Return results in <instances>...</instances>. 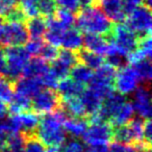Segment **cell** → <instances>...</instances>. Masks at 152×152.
Returning <instances> with one entry per match:
<instances>
[{
    "label": "cell",
    "instance_id": "obj_9",
    "mask_svg": "<svg viewBox=\"0 0 152 152\" xmlns=\"http://www.w3.org/2000/svg\"><path fill=\"white\" fill-rule=\"evenodd\" d=\"M140 80L132 66H124L117 71L114 86L119 94L123 96L131 95L139 88Z\"/></svg>",
    "mask_w": 152,
    "mask_h": 152
},
{
    "label": "cell",
    "instance_id": "obj_4",
    "mask_svg": "<svg viewBox=\"0 0 152 152\" xmlns=\"http://www.w3.org/2000/svg\"><path fill=\"white\" fill-rule=\"evenodd\" d=\"M110 37L112 38L110 41L115 45L117 50L126 57L137 47L139 37L125 24L117 23L113 25Z\"/></svg>",
    "mask_w": 152,
    "mask_h": 152
},
{
    "label": "cell",
    "instance_id": "obj_51",
    "mask_svg": "<svg viewBox=\"0 0 152 152\" xmlns=\"http://www.w3.org/2000/svg\"><path fill=\"white\" fill-rule=\"evenodd\" d=\"M46 152H57V147H47Z\"/></svg>",
    "mask_w": 152,
    "mask_h": 152
},
{
    "label": "cell",
    "instance_id": "obj_52",
    "mask_svg": "<svg viewBox=\"0 0 152 152\" xmlns=\"http://www.w3.org/2000/svg\"><path fill=\"white\" fill-rule=\"evenodd\" d=\"M144 4L148 5V7H150V5H151V0H144Z\"/></svg>",
    "mask_w": 152,
    "mask_h": 152
},
{
    "label": "cell",
    "instance_id": "obj_17",
    "mask_svg": "<svg viewBox=\"0 0 152 152\" xmlns=\"http://www.w3.org/2000/svg\"><path fill=\"white\" fill-rule=\"evenodd\" d=\"M152 54V43L151 34H147L144 37H139L137 47L128 55V61L132 65L146 58H151Z\"/></svg>",
    "mask_w": 152,
    "mask_h": 152
},
{
    "label": "cell",
    "instance_id": "obj_38",
    "mask_svg": "<svg viewBox=\"0 0 152 152\" xmlns=\"http://www.w3.org/2000/svg\"><path fill=\"white\" fill-rule=\"evenodd\" d=\"M58 52L59 51L57 50V47H54L47 43V44H43L39 55H41V58H43L47 63L48 61L49 63H52V61H54L57 58Z\"/></svg>",
    "mask_w": 152,
    "mask_h": 152
},
{
    "label": "cell",
    "instance_id": "obj_37",
    "mask_svg": "<svg viewBox=\"0 0 152 152\" xmlns=\"http://www.w3.org/2000/svg\"><path fill=\"white\" fill-rule=\"evenodd\" d=\"M38 0H19L20 9L24 13L26 18H32L39 15L38 7H37Z\"/></svg>",
    "mask_w": 152,
    "mask_h": 152
},
{
    "label": "cell",
    "instance_id": "obj_7",
    "mask_svg": "<svg viewBox=\"0 0 152 152\" xmlns=\"http://www.w3.org/2000/svg\"><path fill=\"white\" fill-rule=\"evenodd\" d=\"M28 32L24 22L7 21L2 24L0 34V44L5 47L22 46L28 41Z\"/></svg>",
    "mask_w": 152,
    "mask_h": 152
},
{
    "label": "cell",
    "instance_id": "obj_18",
    "mask_svg": "<svg viewBox=\"0 0 152 152\" xmlns=\"http://www.w3.org/2000/svg\"><path fill=\"white\" fill-rule=\"evenodd\" d=\"M46 21V32H45L44 37L45 40L47 41V43L54 47H59L61 46V37H63L64 31L66 30V28L57 21L54 18V16L52 17L47 18Z\"/></svg>",
    "mask_w": 152,
    "mask_h": 152
},
{
    "label": "cell",
    "instance_id": "obj_23",
    "mask_svg": "<svg viewBox=\"0 0 152 152\" xmlns=\"http://www.w3.org/2000/svg\"><path fill=\"white\" fill-rule=\"evenodd\" d=\"M48 71L49 66L47 64V61H45L41 57H34V58L29 59L22 76L23 77H31V78L40 79Z\"/></svg>",
    "mask_w": 152,
    "mask_h": 152
},
{
    "label": "cell",
    "instance_id": "obj_13",
    "mask_svg": "<svg viewBox=\"0 0 152 152\" xmlns=\"http://www.w3.org/2000/svg\"><path fill=\"white\" fill-rule=\"evenodd\" d=\"M112 22L121 23L126 17L123 7V0H97L96 5Z\"/></svg>",
    "mask_w": 152,
    "mask_h": 152
},
{
    "label": "cell",
    "instance_id": "obj_47",
    "mask_svg": "<svg viewBox=\"0 0 152 152\" xmlns=\"http://www.w3.org/2000/svg\"><path fill=\"white\" fill-rule=\"evenodd\" d=\"M0 75H7V57L2 48H0Z\"/></svg>",
    "mask_w": 152,
    "mask_h": 152
},
{
    "label": "cell",
    "instance_id": "obj_54",
    "mask_svg": "<svg viewBox=\"0 0 152 152\" xmlns=\"http://www.w3.org/2000/svg\"><path fill=\"white\" fill-rule=\"evenodd\" d=\"M1 27H2V25H0V34H1Z\"/></svg>",
    "mask_w": 152,
    "mask_h": 152
},
{
    "label": "cell",
    "instance_id": "obj_24",
    "mask_svg": "<svg viewBox=\"0 0 152 152\" xmlns=\"http://www.w3.org/2000/svg\"><path fill=\"white\" fill-rule=\"evenodd\" d=\"M28 32V37L31 40H42L46 32V20L42 16L28 18L27 23L25 24Z\"/></svg>",
    "mask_w": 152,
    "mask_h": 152
},
{
    "label": "cell",
    "instance_id": "obj_49",
    "mask_svg": "<svg viewBox=\"0 0 152 152\" xmlns=\"http://www.w3.org/2000/svg\"><path fill=\"white\" fill-rule=\"evenodd\" d=\"M7 113H9V108H7V105L5 104V102L1 101L0 100V121L5 119Z\"/></svg>",
    "mask_w": 152,
    "mask_h": 152
},
{
    "label": "cell",
    "instance_id": "obj_41",
    "mask_svg": "<svg viewBox=\"0 0 152 152\" xmlns=\"http://www.w3.org/2000/svg\"><path fill=\"white\" fill-rule=\"evenodd\" d=\"M19 7V0H0V17H7L14 9Z\"/></svg>",
    "mask_w": 152,
    "mask_h": 152
},
{
    "label": "cell",
    "instance_id": "obj_35",
    "mask_svg": "<svg viewBox=\"0 0 152 152\" xmlns=\"http://www.w3.org/2000/svg\"><path fill=\"white\" fill-rule=\"evenodd\" d=\"M24 137H25V144H24L23 152H46L45 145L36 137V134L24 135Z\"/></svg>",
    "mask_w": 152,
    "mask_h": 152
},
{
    "label": "cell",
    "instance_id": "obj_31",
    "mask_svg": "<svg viewBox=\"0 0 152 152\" xmlns=\"http://www.w3.org/2000/svg\"><path fill=\"white\" fill-rule=\"evenodd\" d=\"M56 61H59L61 65L65 66V67L69 70H71L74 66L79 63L77 53L71 50H67V49H64L61 52H58Z\"/></svg>",
    "mask_w": 152,
    "mask_h": 152
},
{
    "label": "cell",
    "instance_id": "obj_39",
    "mask_svg": "<svg viewBox=\"0 0 152 152\" xmlns=\"http://www.w3.org/2000/svg\"><path fill=\"white\" fill-rule=\"evenodd\" d=\"M43 41L42 40H30V41H27L25 43V51L28 53L29 56H37V55L40 54V51H41V48L43 46Z\"/></svg>",
    "mask_w": 152,
    "mask_h": 152
},
{
    "label": "cell",
    "instance_id": "obj_10",
    "mask_svg": "<svg viewBox=\"0 0 152 152\" xmlns=\"http://www.w3.org/2000/svg\"><path fill=\"white\" fill-rule=\"evenodd\" d=\"M114 127L110 122L100 121V122L91 123V126H88L83 139L87 145L94 144H106L107 145L113 139Z\"/></svg>",
    "mask_w": 152,
    "mask_h": 152
},
{
    "label": "cell",
    "instance_id": "obj_26",
    "mask_svg": "<svg viewBox=\"0 0 152 152\" xmlns=\"http://www.w3.org/2000/svg\"><path fill=\"white\" fill-rule=\"evenodd\" d=\"M77 56H78L79 63L87 66L91 70L98 69L104 63L103 56L96 54L94 52H91V51H88L86 49H80L78 51V53H77Z\"/></svg>",
    "mask_w": 152,
    "mask_h": 152
},
{
    "label": "cell",
    "instance_id": "obj_12",
    "mask_svg": "<svg viewBox=\"0 0 152 152\" xmlns=\"http://www.w3.org/2000/svg\"><path fill=\"white\" fill-rule=\"evenodd\" d=\"M11 117L19 132L24 135L36 134V130L40 121L38 114L31 112H23L20 114L12 115Z\"/></svg>",
    "mask_w": 152,
    "mask_h": 152
},
{
    "label": "cell",
    "instance_id": "obj_2",
    "mask_svg": "<svg viewBox=\"0 0 152 152\" xmlns=\"http://www.w3.org/2000/svg\"><path fill=\"white\" fill-rule=\"evenodd\" d=\"M75 23L80 31L105 37L110 36L113 28L112 21L97 5L79 11Z\"/></svg>",
    "mask_w": 152,
    "mask_h": 152
},
{
    "label": "cell",
    "instance_id": "obj_43",
    "mask_svg": "<svg viewBox=\"0 0 152 152\" xmlns=\"http://www.w3.org/2000/svg\"><path fill=\"white\" fill-rule=\"evenodd\" d=\"M7 21H14V22H24L26 20V17L20 7L14 9L9 15L5 17Z\"/></svg>",
    "mask_w": 152,
    "mask_h": 152
},
{
    "label": "cell",
    "instance_id": "obj_53",
    "mask_svg": "<svg viewBox=\"0 0 152 152\" xmlns=\"http://www.w3.org/2000/svg\"><path fill=\"white\" fill-rule=\"evenodd\" d=\"M0 25H2V18L0 17Z\"/></svg>",
    "mask_w": 152,
    "mask_h": 152
},
{
    "label": "cell",
    "instance_id": "obj_5",
    "mask_svg": "<svg viewBox=\"0 0 152 152\" xmlns=\"http://www.w3.org/2000/svg\"><path fill=\"white\" fill-rule=\"evenodd\" d=\"M125 25L137 37L151 34L152 16L151 10L148 5L142 4L128 13L125 17Z\"/></svg>",
    "mask_w": 152,
    "mask_h": 152
},
{
    "label": "cell",
    "instance_id": "obj_20",
    "mask_svg": "<svg viewBox=\"0 0 152 152\" xmlns=\"http://www.w3.org/2000/svg\"><path fill=\"white\" fill-rule=\"evenodd\" d=\"M61 108L66 114L67 117H73V118H86V114L83 104L80 100V97L67 98V99H61Z\"/></svg>",
    "mask_w": 152,
    "mask_h": 152
},
{
    "label": "cell",
    "instance_id": "obj_6",
    "mask_svg": "<svg viewBox=\"0 0 152 152\" xmlns=\"http://www.w3.org/2000/svg\"><path fill=\"white\" fill-rule=\"evenodd\" d=\"M143 128L144 119L140 117L132 118L126 124L115 127L113 139L124 144H130L133 146L137 145L142 142H145L143 137Z\"/></svg>",
    "mask_w": 152,
    "mask_h": 152
},
{
    "label": "cell",
    "instance_id": "obj_3",
    "mask_svg": "<svg viewBox=\"0 0 152 152\" xmlns=\"http://www.w3.org/2000/svg\"><path fill=\"white\" fill-rule=\"evenodd\" d=\"M7 57V77L12 80L21 78L25 67L29 61V55L22 46L7 47L4 50Z\"/></svg>",
    "mask_w": 152,
    "mask_h": 152
},
{
    "label": "cell",
    "instance_id": "obj_27",
    "mask_svg": "<svg viewBox=\"0 0 152 152\" xmlns=\"http://www.w3.org/2000/svg\"><path fill=\"white\" fill-rule=\"evenodd\" d=\"M131 66L139 77L140 83H142L143 85L150 86V81H151L152 77V67L150 58L140 61L135 64H132Z\"/></svg>",
    "mask_w": 152,
    "mask_h": 152
},
{
    "label": "cell",
    "instance_id": "obj_30",
    "mask_svg": "<svg viewBox=\"0 0 152 152\" xmlns=\"http://www.w3.org/2000/svg\"><path fill=\"white\" fill-rule=\"evenodd\" d=\"M14 96V87L11 79L7 76L0 75V100L10 103Z\"/></svg>",
    "mask_w": 152,
    "mask_h": 152
},
{
    "label": "cell",
    "instance_id": "obj_33",
    "mask_svg": "<svg viewBox=\"0 0 152 152\" xmlns=\"http://www.w3.org/2000/svg\"><path fill=\"white\" fill-rule=\"evenodd\" d=\"M54 18L64 26V27L67 29V28L73 27V25L75 24V20L76 17L74 15V13L70 11H67V10H63L59 9L56 10L54 14Z\"/></svg>",
    "mask_w": 152,
    "mask_h": 152
},
{
    "label": "cell",
    "instance_id": "obj_46",
    "mask_svg": "<svg viewBox=\"0 0 152 152\" xmlns=\"http://www.w3.org/2000/svg\"><path fill=\"white\" fill-rule=\"evenodd\" d=\"M83 152H110V150L106 144H94V145H88Z\"/></svg>",
    "mask_w": 152,
    "mask_h": 152
},
{
    "label": "cell",
    "instance_id": "obj_45",
    "mask_svg": "<svg viewBox=\"0 0 152 152\" xmlns=\"http://www.w3.org/2000/svg\"><path fill=\"white\" fill-rule=\"evenodd\" d=\"M142 4H144V0H123V7L126 15Z\"/></svg>",
    "mask_w": 152,
    "mask_h": 152
},
{
    "label": "cell",
    "instance_id": "obj_36",
    "mask_svg": "<svg viewBox=\"0 0 152 152\" xmlns=\"http://www.w3.org/2000/svg\"><path fill=\"white\" fill-rule=\"evenodd\" d=\"M85 148L80 141L77 139H69L57 147V152H83Z\"/></svg>",
    "mask_w": 152,
    "mask_h": 152
},
{
    "label": "cell",
    "instance_id": "obj_15",
    "mask_svg": "<svg viewBox=\"0 0 152 152\" xmlns=\"http://www.w3.org/2000/svg\"><path fill=\"white\" fill-rule=\"evenodd\" d=\"M106 38L107 37L100 36V34H86V36L83 38V46H85L86 50L103 56L106 54L108 45H110V40Z\"/></svg>",
    "mask_w": 152,
    "mask_h": 152
},
{
    "label": "cell",
    "instance_id": "obj_32",
    "mask_svg": "<svg viewBox=\"0 0 152 152\" xmlns=\"http://www.w3.org/2000/svg\"><path fill=\"white\" fill-rule=\"evenodd\" d=\"M24 144H25V137L21 132H18L7 137L5 149L9 152H23Z\"/></svg>",
    "mask_w": 152,
    "mask_h": 152
},
{
    "label": "cell",
    "instance_id": "obj_21",
    "mask_svg": "<svg viewBox=\"0 0 152 152\" xmlns=\"http://www.w3.org/2000/svg\"><path fill=\"white\" fill-rule=\"evenodd\" d=\"M80 100L83 102L86 114H87L88 117L96 114L99 110L102 101H103V99L90 88L85 89V91L80 95Z\"/></svg>",
    "mask_w": 152,
    "mask_h": 152
},
{
    "label": "cell",
    "instance_id": "obj_1",
    "mask_svg": "<svg viewBox=\"0 0 152 152\" xmlns=\"http://www.w3.org/2000/svg\"><path fill=\"white\" fill-rule=\"evenodd\" d=\"M67 118L61 108L46 114L39 121L36 137L47 147H58L66 141L64 121Z\"/></svg>",
    "mask_w": 152,
    "mask_h": 152
},
{
    "label": "cell",
    "instance_id": "obj_44",
    "mask_svg": "<svg viewBox=\"0 0 152 152\" xmlns=\"http://www.w3.org/2000/svg\"><path fill=\"white\" fill-rule=\"evenodd\" d=\"M143 137H144V141H145L146 143H148V144H150V145H151L152 124H151V120H150V119H147V120L144 121Z\"/></svg>",
    "mask_w": 152,
    "mask_h": 152
},
{
    "label": "cell",
    "instance_id": "obj_48",
    "mask_svg": "<svg viewBox=\"0 0 152 152\" xmlns=\"http://www.w3.org/2000/svg\"><path fill=\"white\" fill-rule=\"evenodd\" d=\"M78 1H79L80 10H83V9H88V7L96 5V1H97V0H78Z\"/></svg>",
    "mask_w": 152,
    "mask_h": 152
},
{
    "label": "cell",
    "instance_id": "obj_14",
    "mask_svg": "<svg viewBox=\"0 0 152 152\" xmlns=\"http://www.w3.org/2000/svg\"><path fill=\"white\" fill-rule=\"evenodd\" d=\"M13 87L14 93L24 96L28 99H32V97L42 90V83L39 78L22 77L14 81Z\"/></svg>",
    "mask_w": 152,
    "mask_h": 152
},
{
    "label": "cell",
    "instance_id": "obj_11",
    "mask_svg": "<svg viewBox=\"0 0 152 152\" xmlns=\"http://www.w3.org/2000/svg\"><path fill=\"white\" fill-rule=\"evenodd\" d=\"M151 93H150V86L143 85L139 87L133 93V98L131 105L133 110L137 113L140 118L147 120L150 119L152 115L151 106Z\"/></svg>",
    "mask_w": 152,
    "mask_h": 152
},
{
    "label": "cell",
    "instance_id": "obj_25",
    "mask_svg": "<svg viewBox=\"0 0 152 152\" xmlns=\"http://www.w3.org/2000/svg\"><path fill=\"white\" fill-rule=\"evenodd\" d=\"M133 114H134V110H133V107L131 105V102L125 101L123 105L119 108L117 114L110 121V123L112 124V126L115 127L124 125L133 118Z\"/></svg>",
    "mask_w": 152,
    "mask_h": 152
},
{
    "label": "cell",
    "instance_id": "obj_16",
    "mask_svg": "<svg viewBox=\"0 0 152 152\" xmlns=\"http://www.w3.org/2000/svg\"><path fill=\"white\" fill-rule=\"evenodd\" d=\"M56 89L61 99H67V98L80 97L83 92L85 91V86L74 81L71 77H65L58 81Z\"/></svg>",
    "mask_w": 152,
    "mask_h": 152
},
{
    "label": "cell",
    "instance_id": "obj_22",
    "mask_svg": "<svg viewBox=\"0 0 152 152\" xmlns=\"http://www.w3.org/2000/svg\"><path fill=\"white\" fill-rule=\"evenodd\" d=\"M88 126H89V122H88V119L86 118L67 117L64 121V128H65L66 133H69L74 139L83 137Z\"/></svg>",
    "mask_w": 152,
    "mask_h": 152
},
{
    "label": "cell",
    "instance_id": "obj_40",
    "mask_svg": "<svg viewBox=\"0 0 152 152\" xmlns=\"http://www.w3.org/2000/svg\"><path fill=\"white\" fill-rule=\"evenodd\" d=\"M56 7H59L63 10H67L72 13H78L80 11L78 0H55Z\"/></svg>",
    "mask_w": 152,
    "mask_h": 152
},
{
    "label": "cell",
    "instance_id": "obj_19",
    "mask_svg": "<svg viewBox=\"0 0 152 152\" xmlns=\"http://www.w3.org/2000/svg\"><path fill=\"white\" fill-rule=\"evenodd\" d=\"M83 34L81 31L77 28L70 27L64 31L61 37V46L64 49L71 51H79L83 47Z\"/></svg>",
    "mask_w": 152,
    "mask_h": 152
},
{
    "label": "cell",
    "instance_id": "obj_28",
    "mask_svg": "<svg viewBox=\"0 0 152 152\" xmlns=\"http://www.w3.org/2000/svg\"><path fill=\"white\" fill-rule=\"evenodd\" d=\"M71 74V78L76 83H80V85H89L93 77V71L87 66L78 63L75 65L69 72Z\"/></svg>",
    "mask_w": 152,
    "mask_h": 152
},
{
    "label": "cell",
    "instance_id": "obj_42",
    "mask_svg": "<svg viewBox=\"0 0 152 152\" xmlns=\"http://www.w3.org/2000/svg\"><path fill=\"white\" fill-rule=\"evenodd\" d=\"M110 152H137V149L133 145L124 144L121 142H113L108 147Z\"/></svg>",
    "mask_w": 152,
    "mask_h": 152
},
{
    "label": "cell",
    "instance_id": "obj_50",
    "mask_svg": "<svg viewBox=\"0 0 152 152\" xmlns=\"http://www.w3.org/2000/svg\"><path fill=\"white\" fill-rule=\"evenodd\" d=\"M7 137L0 132V152H2L5 149V147H7Z\"/></svg>",
    "mask_w": 152,
    "mask_h": 152
},
{
    "label": "cell",
    "instance_id": "obj_34",
    "mask_svg": "<svg viewBox=\"0 0 152 152\" xmlns=\"http://www.w3.org/2000/svg\"><path fill=\"white\" fill-rule=\"evenodd\" d=\"M37 7H38L39 15L46 18L54 16L57 10L55 0H38Z\"/></svg>",
    "mask_w": 152,
    "mask_h": 152
},
{
    "label": "cell",
    "instance_id": "obj_8",
    "mask_svg": "<svg viewBox=\"0 0 152 152\" xmlns=\"http://www.w3.org/2000/svg\"><path fill=\"white\" fill-rule=\"evenodd\" d=\"M61 97L53 90H41L31 99V108L38 115H46L61 108Z\"/></svg>",
    "mask_w": 152,
    "mask_h": 152
},
{
    "label": "cell",
    "instance_id": "obj_29",
    "mask_svg": "<svg viewBox=\"0 0 152 152\" xmlns=\"http://www.w3.org/2000/svg\"><path fill=\"white\" fill-rule=\"evenodd\" d=\"M12 115L20 114L23 112H28L31 108V99L18 95L14 93V96L10 102V107H7Z\"/></svg>",
    "mask_w": 152,
    "mask_h": 152
}]
</instances>
